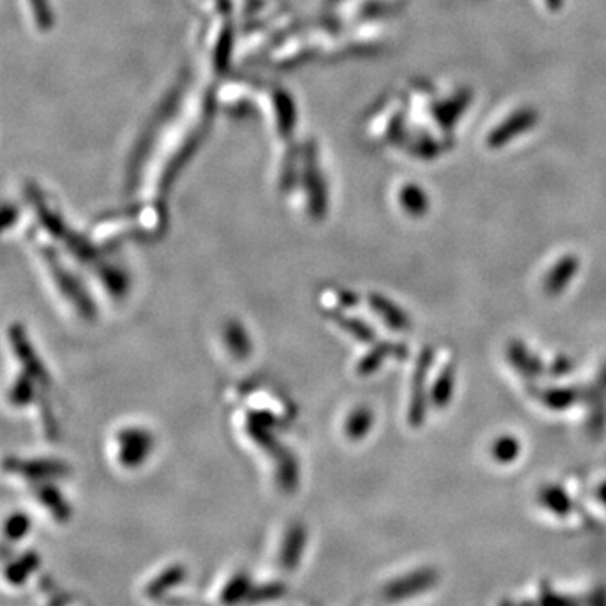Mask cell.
Listing matches in <instances>:
<instances>
[{
  "label": "cell",
  "mask_w": 606,
  "mask_h": 606,
  "mask_svg": "<svg viewBox=\"0 0 606 606\" xmlns=\"http://www.w3.org/2000/svg\"><path fill=\"white\" fill-rule=\"evenodd\" d=\"M43 260L46 263L53 279L56 280V285L60 288L66 300L71 302V305L77 309L81 317L85 319H93L96 309H94L92 298L86 294V290L79 285V281L62 266L60 258L53 255L49 249L43 248Z\"/></svg>",
  "instance_id": "2"
},
{
  "label": "cell",
  "mask_w": 606,
  "mask_h": 606,
  "mask_svg": "<svg viewBox=\"0 0 606 606\" xmlns=\"http://www.w3.org/2000/svg\"><path fill=\"white\" fill-rule=\"evenodd\" d=\"M11 343L16 351V356L20 364L24 366L26 374H29L32 379L41 386V388H47L51 384L49 381V374H47L46 368L43 366V360H39L36 351L32 349L31 343L28 341L24 330L20 326L11 327Z\"/></svg>",
  "instance_id": "7"
},
{
  "label": "cell",
  "mask_w": 606,
  "mask_h": 606,
  "mask_svg": "<svg viewBox=\"0 0 606 606\" xmlns=\"http://www.w3.org/2000/svg\"><path fill=\"white\" fill-rule=\"evenodd\" d=\"M579 268H581V260L576 255L573 253L562 255L545 273V283H543L545 295L560 296L561 294H564L575 280L576 275L579 273Z\"/></svg>",
  "instance_id": "8"
},
{
  "label": "cell",
  "mask_w": 606,
  "mask_h": 606,
  "mask_svg": "<svg viewBox=\"0 0 606 606\" xmlns=\"http://www.w3.org/2000/svg\"><path fill=\"white\" fill-rule=\"evenodd\" d=\"M408 356H409V351H408L406 343H377L366 356H362V359L359 360L358 374L364 376V377L371 376L383 368L386 359L403 360Z\"/></svg>",
  "instance_id": "11"
},
{
  "label": "cell",
  "mask_w": 606,
  "mask_h": 606,
  "mask_svg": "<svg viewBox=\"0 0 606 606\" xmlns=\"http://www.w3.org/2000/svg\"><path fill=\"white\" fill-rule=\"evenodd\" d=\"M401 201H403L406 211L409 214H413V216H421L424 213V209H426V201H424V198H423L420 190H416V189L406 190L403 198H401Z\"/></svg>",
  "instance_id": "20"
},
{
  "label": "cell",
  "mask_w": 606,
  "mask_h": 606,
  "mask_svg": "<svg viewBox=\"0 0 606 606\" xmlns=\"http://www.w3.org/2000/svg\"><path fill=\"white\" fill-rule=\"evenodd\" d=\"M522 453V441L513 433L497 436L490 445L492 460L498 465H511Z\"/></svg>",
  "instance_id": "15"
},
{
  "label": "cell",
  "mask_w": 606,
  "mask_h": 606,
  "mask_svg": "<svg viewBox=\"0 0 606 606\" xmlns=\"http://www.w3.org/2000/svg\"><path fill=\"white\" fill-rule=\"evenodd\" d=\"M436 351L433 345H424L416 359L413 383H411V398L408 408V421L413 428H420L426 421L428 406H430V391L428 389V376L435 364Z\"/></svg>",
  "instance_id": "1"
},
{
  "label": "cell",
  "mask_w": 606,
  "mask_h": 606,
  "mask_svg": "<svg viewBox=\"0 0 606 606\" xmlns=\"http://www.w3.org/2000/svg\"><path fill=\"white\" fill-rule=\"evenodd\" d=\"M34 384H37V383L32 379L29 374L24 373L22 376H19L14 386L11 388V392H9L11 403L14 406H26V404L32 403L34 398H36Z\"/></svg>",
  "instance_id": "18"
},
{
  "label": "cell",
  "mask_w": 606,
  "mask_h": 606,
  "mask_svg": "<svg viewBox=\"0 0 606 606\" xmlns=\"http://www.w3.org/2000/svg\"><path fill=\"white\" fill-rule=\"evenodd\" d=\"M330 319H332V322H335V326L341 327L345 334H349L359 343H376V332H374L373 327L366 324L358 317H349V315L341 313V311H332Z\"/></svg>",
  "instance_id": "16"
},
{
  "label": "cell",
  "mask_w": 606,
  "mask_h": 606,
  "mask_svg": "<svg viewBox=\"0 0 606 606\" xmlns=\"http://www.w3.org/2000/svg\"><path fill=\"white\" fill-rule=\"evenodd\" d=\"M457 386V366L455 362H447L436 376L435 383L430 389V404L435 409H447L455 396Z\"/></svg>",
  "instance_id": "13"
},
{
  "label": "cell",
  "mask_w": 606,
  "mask_h": 606,
  "mask_svg": "<svg viewBox=\"0 0 606 606\" xmlns=\"http://www.w3.org/2000/svg\"><path fill=\"white\" fill-rule=\"evenodd\" d=\"M224 343L238 359H246L251 352V343L245 327L239 322H228L224 327Z\"/></svg>",
  "instance_id": "17"
},
{
  "label": "cell",
  "mask_w": 606,
  "mask_h": 606,
  "mask_svg": "<svg viewBox=\"0 0 606 606\" xmlns=\"http://www.w3.org/2000/svg\"><path fill=\"white\" fill-rule=\"evenodd\" d=\"M5 468L9 472H14L19 475H24L28 479H36V481H44V479H56V477H64L68 473V466L64 465L62 462L58 460H17V458H11L5 462Z\"/></svg>",
  "instance_id": "10"
},
{
  "label": "cell",
  "mask_w": 606,
  "mask_h": 606,
  "mask_svg": "<svg viewBox=\"0 0 606 606\" xmlns=\"http://www.w3.org/2000/svg\"><path fill=\"white\" fill-rule=\"evenodd\" d=\"M505 359L515 373L529 384L536 383L547 371L545 362L521 339H513L505 347Z\"/></svg>",
  "instance_id": "5"
},
{
  "label": "cell",
  "mask_w": 606,
  "mask_h": 606,
  "mask_svg": "<svg viewBox=\"0 0 606 606\" xmlns=\"http://www.w3.org/2000/svg\"><path fill=\"white\" fill-rule=\"evenodd\" d=\"M374 421V411L369 406H358L345 418L343 435L352 441H360L371 433Z\"/></svg>",
  "instance_id": "14"
},
{
  "label": "cell",
  "mask_w": 606,
  "mask_h": 606,
  "mask_svg": "<svg viewBox=\"0 0 606 606\" xmlns=\"http://www.w3.org/2000/svg\"><path fill=\"white\" fill-rule=\"evenodd\" d=\"M537 504L554 517H570L575 511V502L560 483H545L537 490Z\"/></svg>",
  "instance_id": "12"
},
{
  "label": "cell",
  "mask_w": 606,
  "mask_h": 606,
  "mask_svg": "<svg viewBox=\"0 0 606 606\" xmlns=\"http://www.w3.org/2000/svg\"><path fill=\"white\" fill-rule=\"evenodd\" d=\"M118 443V460L126 468L139 466L147 460L150 451L154 448V436L147 430L132 426L120 430L117 435Z\"/></svg>",
  "instance_id": "4"
},
{
  "label": "cell",
  "mask_w": 606,
  "mask_h": 606,
  "mask_svg": "<svg viewBox=\"0 0 606 606\" xmlns=\"http://www.w3.org/2000/svg\"><path fill=\"white\" fill-rule=\"evenodd\" d=\"M576 364L571 356L568 354H558L556 358L553 359V362L547 366V373L551 374L553 377L561 379L566 377L575 371Z\"/></svg>",
  "instance_id": "19"
},
{
  "label": "cell",
  "mask_w": 606,
  "mask_h": 606,
  "mask_svg": "<svg viewBox=\"0 0 606 606\" xmlns=\"http://www.w3.org/2000/svg\"><path fill=\"white\" fill-rule=\"evenodd\" d=\"M529 394L543 404L551 411H566L575 408L576 404L583 403L585 398V386L570 384V386H545L537 388L534 384H529Z\"/></svg>",
  "instance_id": "6"
},
{
  "label": "cell",
  "mask_w": 606,
  "mask_h": 606,
  "mask_svg": "<svg viewBox=\"0 0 606 606\" xmlns=\"http://www.w3.org/2000/svg\"><path fill=\"white\" fill-rule=\"evenodd\" d=\"M596 498H598V502L606 509V481H603V482L598 485V489H596Z\"/></svg>",
  "instance_id": "22"
},
{
  "label": "cell",
  "mask_w": 606,
  "mask_h": 606,
  "mask_svg": "<svg viewBox=\"0 0 606 606\" xmlns=\"http://www.w3.org/2000/svg\"><path fill=\"white\" fill-rule=\"evenodd\" d=\"M337 300H339V305L343 309H351V307H356L359 303V296L354 292H349V290H339Z\"/></svg>",
  "instance_id": "21"
},
{
  "label": "cell",
  "mask_w": 606,
  "mask_h": 606,
  "mask_svg": "<svg viewBox=\"0 0 606 606\" xmlns=\"http://www.w3.org/2000/svg\"><path fill=\"white\" fill-rule=\"evenodd\" d=\"M583 403L586 406V432L593 440H600L606 432V362L590 384H585Z\"/></svg>",
  "instance_id": "3"
},
{
  "label": "cell",
  "mask_w": 606,
  "mask_h": 606,
  "mask_svg": "<svg viewBox=\"0 0 606 606\" xmlns=\"http://www.w3.org/2000/svg\"><path fill=\"white\" fill-rule=\"evenodd\" d=\"M369 305L376 315L381 317V320L394 332H408L413 327V320L409 313L400 307L396 302H392L383 294H371Z\"/></svg>",
  "instance_id": "9"
}]
</instances>
